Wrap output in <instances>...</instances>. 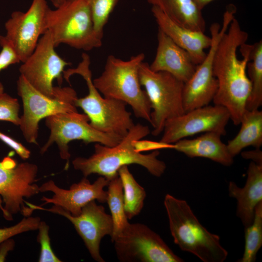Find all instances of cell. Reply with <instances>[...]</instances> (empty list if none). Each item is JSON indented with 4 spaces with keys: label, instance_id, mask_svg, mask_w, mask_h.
<instances>
[{
    "label": "cell",
    "instance_id": "6da1fadb",
    "mask_svg": "<svg viewBox=\"0 0 262 262\" xmlns=\"http://www.w3.org/2000/svg\"><path fill=\"white\" fill-rule=\"evenodd\" d=\"M248 38V33L234 17L220 39L213 59L218 86L213 101L228 111L235 125L240 124L251 88L246 73L250 61Z\"/></svg>",
    "mask_w": 262,
    "mask_h": 262
},
{
    "label": "cell",
    "instance_id": "7a4b0ae2",
    "mask_svg": "<svg viewBox=\"0 0 262 262\" xmlns=\"http://www.w3.org/2000/svg\"><path fill=\"white\" fill-rule=\"evenodd\" d=\"M150 133L147 126L134 124L117 145L109 147L99 143L94 146V153L88 158L77 157L72 161L75 170L80 171L84 177L97 174L109 180L118 175V170L124 165L136 164L145 168L157 177L164 172L165 163L158 159L159 150L148 154L137 152L133 145L134 140H141Z\"/></svg>",
    "mask_w": 262,
    "mask_h": 262
},
{
    "label": "cell",
    "instance_id": "3957f363",
    "mask_svg": "<svg viewBox=\"0 0 262 262\" xmlns=\"http://www.w3.org/2000/svg\"><path fill=\"white\" fill-rule=\"evenodd\" d=\"M164 205L174 243L203 262H223L228 255L220 237L199 221L186 201L166 194Z\"/></svg>",
    "mask_w": 262,
    "mask_h": 262
},
{
    "label": "cell",
    "instance_id": "277c9868",
    "mask_svg": "<svg viewBox=\"0 0 262 262\" xmlns=\"http://www.w3.org/2000/svg\"><path fill=\"white\" fill-rule=\"evenodd\" d=\"M145 58L142 52L127 60L110 55L102 73L93 82L103 96L129 105L136 117L150 123L151 105L146 91L141 88L139 77Z\"/></svg>",
    "mask_w": 262,
    "mask_h": 262
},
{
    "label": "cell",
    "instance_id": "5b68a950",
    "mask_svg": "<svg viewBox=\"0 0 262 262\" xmlns=\"http://www.w3.org/2000/svg\"><path fill=\"white\" fill-rule=\"evenodd\" d=\"M90 65L89 56L83 53L82 60L76 67L63 72V77L67 82H69L71 76L78 74L83 78L87 86V95L78 98L76 106L84 111L89 119L90 124L95 129L123 138L135 124L131 114L127 110L125 102L100 95L94 84Z\"/></svg>",
    "mask_w": 262,
    "mask_h": 262
},
{
    "label": "cell",
    "instance_id": "8992f818",
    "mask_svg": "<svg viewBox=\"0 0 262 262\" xmlns=\"http://www.w3.org/2000/svg\"><path fill=\"white\" fill-rule=\"evenodd\" d=\"M46 21L55 47L65 44L88 51L102 45L87 0H66L55 9L49 8Z\"/></svg>",
    "mask_w": 262,
    "mask_h": 262
},
{
    "label": "cell",
    "instance_id": "52a82bcc",
    "mask_svg": "<svg viewBox=\"0 0 262 262\" xmlns=\"http://www.w3.org/2000/svg\"><path fill=\"white\" fill-rule=\"evenodd\" d=\"M17 92L23 106L19 126L29 143L37 144L38 124L41 119L60 113L78 111L75 105L78 98L77 93L70 87L55 86L54 95L50 97L38 91L20 75Z\"/></svg>",
    "mask_w": 262,
    "mask_h": 262
},
{
    "label": "cell",
    "instance_id": "ba28073f",
    "mask_svg": "<svg viewBox=\"0 0 262 262\" xmlns=\"http://www.w3.org/2000/svg\"><path fill=\"white\" fill-rule=\"evenodd\" d=\"M139 77L151 105V133L157 136L163 132L166 121L185 113L182 102L184 83L166 72L152 71L144 62L140 66Z\"/></svg>",
    "mask_w": 262,
    "mask_h": 262
},
{
    "label": "cell",
    "instance_id": "9c48e42d",
    "mask_svg": "<svg viewBox=\"0 0 262 262\" xmlns=\"http://www.w3.org/2000/svg\"><path fill=\"white\" fill-rule=\"evenodd\" d=\"M46 126L50 130V135L40 149L45 153L55 143L58 146L60 157L66 161L67 168L70 153L68 144L73 140H82L84 143H99L109 147L117 145L123 138L101 132L90 124L88 116L78 111L63 113L46 118Z\"/></svg>",
    "mask_w": 262,
    "mask_h": 262
},
{
    "label": "cell",
    "instance_id": "30bf717a",
    "mask_svg": "<svg viewBox=\"0 0 262 262\" xmlns=\"http://www.w3.org/2000/svg\"><path fill=\"white\" fill-rule=\"evenodd\" d=\"M38 172L37 166L24 162L17 164L7 156L0 162V195L4 206V218L12 220V215L18 213L29 216L33 211L25 206L24 198H30L40 192L39 186L34 183Z\"/></svg>",
    "mask_w": 262,
    "mask_h": 262
},
{
    "label": "cell",
    "instance_id": "8fae6325",
    "mask_svg": "<svg viewBox=\"0 0 262 262\" xmlns=\"http://www.w3.org/2000/svg\"><path fill=\"white\" fill-rule=\"evenodd\" d=\"M113 242L120 262H184L159 234L143 224L130 223Z\"/></svg>",
    "mask_w": 262,
    "mask_h": 262
},
{
    "label": "cell",
    "instance_id": "7c38bea8",
    "mask_svg": "<svg viewBox=\"0 0 262 262\" xmlns=\"http://www.w3.org/2000/svg\"><path fill=\"white\" fill-rule=\"evenodd\" d=\"M233 18L229 12L224 13L222 26L212 24L210 28L212 44L203 61L197 65L191 77L184 83L182 102L185 112L209 105L217 89V81L213 72L214 54L219 42Z\"/></svg>",
    "mask_w": 262,
    "mask_h": 262
},
{
    "label": "cell",
    "instance_id": "4fadbf2b",
    "mask_svg": "<svg viewBox=\"0 0 262 262\" xmlns=\"http://www.w3.org/2000/svg\"><path fill=\"white\" fill-rule=\"evenodd\" d=\"M55 46L48 30L41 36L31 55L19 67L20 75L42 94L53 97L57 79L63 81L64 69L70 63L62 59L56 52Z\"/></svg>",
    "mask_w": 262,
    "mask_h": 262
},
{
    "label": "cell",
    "instance_id": "5bb4252c",
    "mask_svg": "<svg viewBox=\"0 0 262 262\" xmlns=\"http://www.w3.org/2000/svg\"><path fill=\"white\" fill-rule=\"evenodd\" d=\"M49 8L47 0H32L26 12L14 11L5 23V37L22 63L33 53L41 36L47 31Z\"/></svg>",
    "mask_w": 262,
    "mask_h": 262
},
{
    "label": "cell",
    "instance_id": "9a60e30c",
    "mask_svg": "<svg viewBox=\"0 0 262 262\" xmlns=\"http://www.w3.org/2000/svg\"><path fill=\"white\" fill-rule=\"evenodd\" d=\"M26 204L33 211H46L67 218L82 239L92 258L98 262H105L100 253V244L105 236H111L113 224L111 215L106 213L102 205L91 201L82 208L79 215L73 216L58 206L53 205L47 209L28 202Z\"/></svg>",
    "mask_w": 262,
    "mask_h": 262
},
{
    "label": "cell",
    "instance_id": "2e32d148",
    "mask_svg": "<svg viewBox=\"0 0 262 262\" xmlns=\"http://www.w3.org/2000/svg\"><path fill=\"white\" fill-rule=\"evenodd\" d=\"M229 119L228 111L222 106L208 105L197 108L166 121L160 141L174 144L200 132H214L224 136Z\"/></svg>",
    "mask_w": 262,
    "mask_h": 262
},
{
    "label": "cell",
    "instance_id": "e0dca14e",
    "mask_svg": "<svg viewBox=\"0 0 262 262\" xmlns=\"http://www.w3.org/2000/svg\"><path fill=\"white\" fill-rule=\"evenodd\" d=\"M109 180L100 176L93 183L87 177H84L78 183L72 184L69 189L59 187L52 180L44 182L39 186L40 192H52V197L43 196L42 205L52 204L60 206L73 216L79 215L82 208L93 200L99 202H106L107 192L104 190Z\"/></svg>",
    "mask_w": 262,
    "mask_h": 262
},
{
    "label": "cell",
    "instance_id": "ac0fdd59",
    "mask_svg": "<svg viewBox=\"0 0 262 262\" xmlns=\"http://www.w3.org/2000/svg\"><path fill=\"white\" fill-rule=\"evenodd\" d=\"M157 41L156 55L150 68L154 71L166 72L182 82H186L197 66L190 55L159 28Z\"/></svg>",
    "mask_w": 262,
    "mask_h": 262
},
{
    "label": "cell",
    "instance_id": "d6986e66",
    "mask_svg": "<svg viewBox=\"0 0 262 262\" xmlns=\"http://www.w3.org/2000/svg\"><path fill=\"white\" fill-rule=\"evenodd\" d=\"M151 12L158 28L187 51L195 65H198L203 61L207 54L204 50L209 48L212 44L211 36L204 32L180 25L156 7L152 6Z\"/></svg>",
    "mask_w": 262,
    "mask_h": 262
},
{
    "label": "cell",
    "instance_id": "ffe728a7",
    "mask_svg": "<svg viewBox=\"0 0 262 262\" xmlns=\"http://www.w3.org/2000/svg\"><path fill=\"white\" fill-rule=\"evenodd\" d=\"M228 192L237 201V216L244 228L248 227L253 222L256 206L262 201V165L251 162L245 186L239 187L234 181H229Z\"/></svg>",
    "mask_w": 262,
    "mask_h": 262
},
{
    "label": "cell",
    "instance_id": "44dd1931",
    "mask_svg": "<svg viewBox=\"0 0 262 262\" xmlns=\"http://www.w3.org/2000/svg\"><path fill=\"white\" fill-rule=\"evenodd\" d=\"M222 136L214 132H204L194 139L183 138L174 143L173 149L190 158L203 157L224 166L234 163L227 146L221 139Z\"/></svg>",
    "mask_w": 262,
    "mask_h": 262
},
{
    "label": "cell",
    "instance_id": "7402d4cb",
    "mask_svg": "<svg viewBox=\"0 0 262 262\" xmlns=\"http://www.w3.org/2000/svg\"><path fill=\"white\" fill-rule=\"evenodd\" d=\"M173 21L185 28L204 32L206 22L202 11L193 0H147Z\"/></svg>",
    "mask_w": 262,
    "mask_h": 262
},
{
    "label": "cell",
    "instance_id": "603a6c76",
    "mask_svg": "<svg viewBox=\"0 0 262 262\" xmlns=\"http://www.w3.org/2000/svg\"><path fill=\"white\" fill-rule=\"evenodd\" d=\"M240 130L227 144L230 154L234 157L248 147L260 148L262 146V112L258 109L246 110L242 117Z\"/></svg>",
    "mask_w": 262,
    "mask_h": 262
},
{
    "label": "cell",
    "instance_id": "cb8c5ba5",
    "mask_svg": "<svg viewBox=\"0 0 262 262\" xmlns=\"http://www.w3.org/2000/svg\"><path fill=\"white\" fill-rule=\"evenodd\" d=\"M249 59L246 66L251 91L246 103L247 110H257L262 104V41L249 45Z\"/></svg>",
    "mask_w": 262,
    "mask_h": 262
},
{
    "label": "cell",
    "instance_id": "d4e9b609",
    "mask_svg": "<svg viewBox=\"0 0 262 262\" xmlns=\"http://www.w3.org/2000/svg\"><path fill=\"white\" fill-rule=\"evenodd\" d=\"M123 191L124 205L128 219L139 214L143 207L146 192L135 180L128 165L121 167L118 171Z\"/></svg>",
    "mask_w": 262,
    "mask_h": 262
},
{
    "label": "cell",
    "instance_id": "484cf974",
    "mask_svg": "<svg viewBox=\"0 0 262 262\" xmlns=\"http://www.w3.org/2000/svg\"><path fill=\"white\" fill-rule=\"evenodd\" d=\"M107 186L106 202L113 221V229L111 236L113 242L130 223L124 210L123 187L118 175L109 180Z\"/></svg>",
    "mask_w": 262,
    "mask_h": 262
},
{
    "label": "cell",
    "instance_id": "4316f807",
    "mask_svg": "<svg viewBox=\"0 0 262 262\" xmlns=\"http://www.w3.org/2000/svg\"><path fill=\"white\" fill-rule=\"evenodd\" d=\"M245 244L239 262H254L262 246V201L256 206L252 224L245 228Z\"/></svg>",
    "mask_w": 262,
    "mask_h": 262
},
{
    "label": "cell",
    "instance_id": "83f0119b",
    "mask_svg": "<svg viewBox=\"0 0 262 262\" xmlns=\"http://www.w3.org/2000/svg\"><path fill=\"white\" fill-rule=\"evenodd\" d=\"M91 10L97 34L101 38L110 16L119 0H87Z\"/></svg>",
    "mask_w": 262,
    "mask_h": 262
},
{
    "label": "cell",
    "instance_id": "f1b7e54d",
    "mask_svg": "<svg viewBox=\"0 0 262 262\" xmlns=\"http://www.w3.org/2000/svg\"><path fill=\"white\" fill-rule=\"evenodd\" d=\"M19 108L16 98L3 92L0 94V120L19 126L20 122Z\"/></svg>",
    "mask_w": 262,
    "mask_h": 262
},
{
    "label": "cell",
    "instance_id": "f546056e",
    "mask_svg": "<svg viewBox=\"0 0 262 262\" xmlns=\"http://www.w3.org/2000/svg\"><path fill=\"white\" fill-rule=\"evenodd\" d=\"M37 241L40 245L39 262H62L54 254L51 246L49 236V226L44 221H40L38 228Z\"/></svg>",
    "mask_w": 262,
    "mask_h": 262
},
{
    "label": "cell",
    "instance_id": "4dcf8cb0",
    "mask_svg": "<svg viewBox=\"0 0 262 262\" xmlns=\"http://www.w3.org/2000/svg\"><path fill=\"white\" fill-rule=\"evenodd\" d=\"M40 221L39 217L28 216L14 226L0 229V244L20 233L38 229Z\"/></svg>",
    "mask_w": 262,
    "mask_h": 262
},
{
    "label": "cell",
    "instance_id": "1f68e13d",
    "mask_svg": "<svg viewBox=\"0 0 262 262\" xmlns=\"http://www.w3.org/2000/svg\"><path fill=\"white\" fill-rule=\"evenodd\" d=\"M0 71L8 66L20 62L16 52L6 39L5 36L0 35Z\"/></svg>",
    "mask_w": 262,
    "mask_h": 262
},
{
    "label": "cell",
    "instance_id": "d6a6232c",
    "mask_svg": "<svg viewBox=\"0 0 262 262\" xmlns=\"http://www.w3.org/2000/svg\"><path fill=\"white\" fill-rule=\"evenodd\" d=\"M133 145L135 150L139 152L164 148L173 149L174 147L173 144H165L161 141L156 142L142 139L134 140Z\"/></svg>",
    "mask_w": 262,
    "mask_h": 262
},
{
    "label": "cell",
    "instance_id": "836d02e7",
    "mask_svg": "<svg viewBox=\"0 0 262 262\" xmlns=\"http://www.w3.org/2000/svg\"><path fill=\"white\" fill-rule=\"evenodd\" d=\"M0 140L15 150L23 160L28 159L31 154L30 151L22 144L0 131Z\"/></svg>",
    "mask_w": 262,
    "mask_h": 262
},
{
    "label": "cell",
    "instance_id": "e575fe53",
    "mask_svg": "<svg viewBox=\"0 0 262 262\" xmlns=\"http://www.w3.org/2000/svg\"><path fill=\"white\" fill-rule=\"evenodd\" d=\"M241 155L244 159L251 160L256 164L262 165V151L260 148L243 151Z\"/></svg>",
    "mask_w": 262,
    "mask_h": 262
},
{
    "label": "cell",
    "instance_id": "d590c367",
    "mask_svg": "<svg viewBox=\"0 0 262 262\" xmlns=\"http://www.w3.org/2000/svg\"><path fill=\"white\" fill-rule=\"evenodd\" d=\"M14 241L9 238L0 244V262H4L8 253L14 249Z\"/></svg>",
    "mask_w": 262,
    "mask_h": 262
},
{
    "label": "cell",
    "instance_id": "8d00e7d4",
    "mask_svg": "<svg viewBox=\"0 0 262 262\" xmlns=\"http://www.w3.org/2000/svg\"><path fill=\"white\" fill-rule=\"evenodd\" d=\"M197 7L200 10L202 9L212 1L215 0H193Z\"/></svg>",
    "mask_w": 262,
    "mask_h": 262
},
{
    "label": "cell",
    "instance_id": "74e56055",
    "mask_svg": "<svg viewBox=\"0 0 262 262\" xmlns=\"http://www.w3.org/2000/svg\"><path fill=\"white\" fill-rule=\"evenodd\" d=\"M65 0H49L55 8L60 5Z\"/></svg>",
    "mask_w": 262,
    "mask_h": 262
},
{
    "label": "cell",
    "instance_id": "f35d334b",
    "mask_svg": "<svg viewBox=\"0 0 262 262\" xmlns=\"http://www.w3.org/2000/svg\"><path fill=\"white\" fill-rule=\"evenodd\" d=\"M3 92V86L2 84L0 82V94Z\"/></svg>",
    "mask_w": 262,
    "mask_h": 262
}]
</instances>
